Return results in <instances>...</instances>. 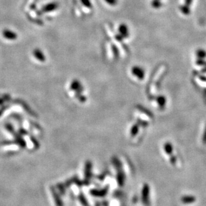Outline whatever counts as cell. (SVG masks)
Here are the masks:
<instances>
[{"label":"cell","mask_w":206,"mask_h":206,"mask_svg":"<svg viewBox=\"0 0 206 206\" xmlns=\"http://www.w3.org/2000/svg\"><path fill=\"white\" fill-rule=\"evenodd\" d=\"M3 35L5 38L9 40H14L17 38L16 33L9 30H5L3 32Z\"/></svg>","instance_id":"obj_1"},{"label":"cell","mask_w":206,"mask_h":206,"mask_svg":"<svg viewBox=\"0 0 206 206\" xmlns=\"http://www.w3.org/2000/svg\"><path fill=\"white\" fill-rule=\"evenodd\" d=\"M33 54H34L35 57H36L38 59H39L40 61H44L45 60V57L44 56V55L42 53V52L39 49H36L34 52H33Z\"/></svg>","instance_id":"obj_2"},{"label":"cell","mask_w":206,"mask_h":206,"mask_svg":"<svg viewBox=\"0 0 206 206\" xmlns=\"http://www.w3.org/2000/svg\"><path fill=\"white\" fill-rule=\"evenodd\" d=\"M195 201V198L192 196H189V197H184L182 198V202L184 203H192Z\"/></svg>","instance_id":"obj_3"},{"label":"cell","mask_w":206,"mask_h":206,"mask_svg":"<svg viewBox=\"0 0 206 206\" xmlns=\"http://www.w3.org/2000/svg\"><path fill=\"white\" fill-rule=\"evenodd\" d=\"M54 5H53V4L48 5V6H45L44 8V11H51L54 9Z\"/></svg>","instance_id":"obj_4"}]
</instances>
